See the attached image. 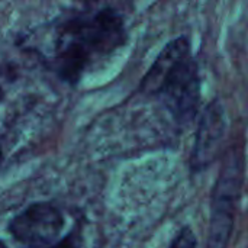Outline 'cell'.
I'll use <instances>...</instances> for the list:
<instances>
[{
  "label": "cell",
  "instance_id": "52a82bcc",
  "mask_svg": "<svg viewBox=\"0 0 248 248\" xmlns=\"http://www.w3.org/2000/svg\"><path fill=\"white\" fill-rule=\"evenodd\" d=\"M48 248H80V247H78V244H77V241H76L74 235H67V237H64L60 243H57L55 246H52V247H48Z\"/></svg>",
  "mask_w": 248,
  "mask_h": 248
},
{
  "label": "cell",
  "instance_id": "5b68a950",
  "mask_svg": "<svg viewBox=\"0 0 248 248\" xmlns=\"http://www.w3.org/2000/svg\"><path fill=\"white\" fill-rule=\"evenodd\" d=\"M227 135V118L221 102H211L201 113L190 154L192 173H201L219 157Z\"/></svg>",
  "mask_w": 248,
  "mask_h": 248
},
{
  "label": "cell",
  "instance_id": "3957f363",
  "mask_svg": "<svg viewBox=\"0 0 248 248\" xmlns=\"http://www.w3.org/2000/svg\"><path fill=\"white\" fill-rule=\"evenodd\" d=\"M244 182V158L240 148L227 151L217 179L209 218L208 248H228Z\"/></svg>",
  "mask_w": 248,
  "mask_h": 248
},
{
  "label": "cell",
  "instance_id": "6da1fadb",
  "mask_svg": "<svg viewBox=\"0 0 248 248\" xmlns=\"http://www.w3.org/2000/svg\"><path fill=\"white\" fill-rule=\"evenodd\" d=\"M125 41V22L116 9L105 6L78 10L54 25L52 51L46 64L60 80L76 86L89 67Z\"/></svg>",
  "mask_w": 248,
  "mask_h": 248
},
{
  "label": "cell",
  "instance_id": "277c9868",
  "mask_svg": "<svg viewBox=\"0 0 248 248\" xmlns=\"http://www.w3.org/2000/svg\"><path fill=\"white\" fill-rule=\"evenodd\" d=\"M12 238L28 248H48L60 243L65 228L62 211L51 202H35L9 222Z\"/></svg>",
  "mask_w": 248,
  "mask_h": 248
},
{
  "label": "cell",
  "instance_id": "8992f818",
  "mask_svg": "<svg viewBox=\"0 0 248 248\" xmlns=\"http://www.w3.org/2000/svg\"><path fill=\"white\" fill-rule=\"evenodd\" d=\"M196 246H198V241L192 228L183 227L169 248H196Z\"/></svg>",
  "mask_w": 248,
  "mask_h": 248
},
{
  "label": "cell",
  "instance_id": "ba28073f",
  "mask_svg": "<svg viewBox=\"0 0 248 248\" xmlns=\"http://www.w3.org/2000/svg\"><path fill=\"white\" fill-rule=\"evenodd\" d=\"M1 248H7V246H6L4 243H1Z\"/></svg>",
  "mask_w": 248,
  "mask_h": 248
},
{
  "label": "cell",
  "instance_id": "7a4b0ae2",
  "mask_svg": "<svg viewBox=\"0 0 248 248\" xmlns=\"http://www.w3.org/2000/svg\"><path fill=\"white\" fill-rule=\"evenodd\" d=\"M141 93L160 99L179 125H189L201 100L199 67L186 36L170 41L144 76Z\"/></svg>",
  "mask_w": 248,
  "mask_h": 248
}]
</instances>
